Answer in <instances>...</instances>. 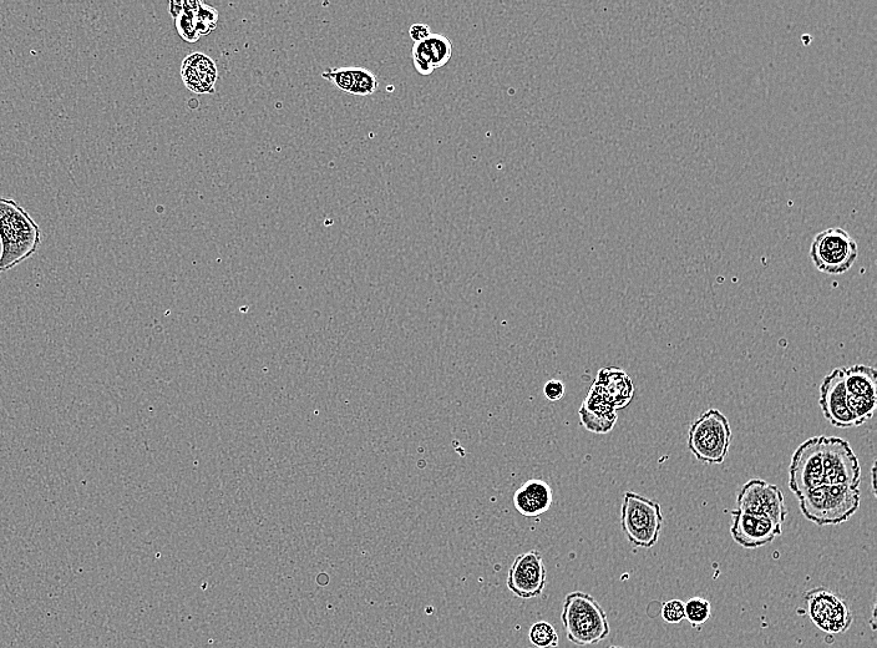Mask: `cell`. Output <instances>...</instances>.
<instances>
[{"label":"cell","instance_id":"1","mask_svg":"<svg viewBox=\"0 0 877 648\" xmlns=\"http://www.w3.org/2000/svg\"><path fill=\"white\" fill-rule=\"evenodd\" d=\"M42 243V230L17 201L0 197V273L32 257Z\"/></svg>","mask_w":877,"mask_h":648},{"label":"cell","instance_id":"2","mask_svg":"<svg viewBox=\"0 0 877 648\" xmlns=\"http://www.w3.org/2000/svg\"><path fill=\"white\" fill-rule=\"evenodd\" d=\"M567 640L576 646L600 644L610 635V622L595 597L575 591L565 597L561 614Z\"/></svg>","mask_w":877,"mask_h":648},{"label":"cell","instance_id":"3","mask_svg":"<svg viewBox=\"0 0 877 648\" xmlns=\"http://www.w3.org/2000/svg\"><path fill=\"white\" fill-rule=\"evenodd\" d=\"M806 519L818 526L839 525L848 521L860 508V489L845 485H820L799 496Z\"/></svg>","mask_w":877,"mask_h":648},{"label":"cell","instance_id":"4","mask_svg":"<svg viewBox=\"0 0 877 648\" xmlns=\"http://www.w3.org/2000/svg\"><path fill=\"white\" fill-rule=\"evenodd\" d=\"M732 444L729 420L718 409H709L694 420L688 433V449L699 462L722 464Z\"/></svg>","mask_w":877,"mask_h":648},{"label":"cell","instance_id":"5","mask_svg":"<svg viewBox=\"0 0 877 648\" xmlns=\"http://www.w3.org/2000/svg\"><path fill=\"white\" fill-rule=\"evenodd\" d=\"M621 525L633 548L651 549L662 533L661 505L656 500L627 491L623 496Z\"/></svg>","mask_w":877,"mask_h":648},{"label":"cell","instance_id":"6","mask_svg":"<svg viewBox=\"0 0 877 648\" xmlns=\"http://www.w3.org/2000/svg\"><path fill=\"white\" fill-rule=\"evenodd\" d=\"M809 255L816 270L826 275H843L858 260V242L848 231L833 227L814 237Z\"/></svg>","mask_w":877,"mask_h":648},{"label":"cell","instance_id":"7","mask_svg":"<svg viewBox=\"0 0 877 648\" xmlns=\"http://www.w3.org/2000/svg\"><path fill=\"white\" fill-rule=\"evenodd\" d=\"M806 605L813 624L829 635H840L853 625V612L843 597L826 587L806 592Z\"/></svg>","mask_w":877,"mask_h":648},{"label":"cell","instance_id":"8","mask_svg":"<svg viewBox=\"0 0 877 648\" xmlns=\"http://www.w3.org/2000/svg\"><path fill=\"white\" fill-rule=\"evenodd\" d=\"M823 438L813 437L800 444L789 467V488L799 498L824 484Z\"/></svg>","mask_w":877,"mask_h":648},{"label":"cell","instance_id":"9","mask_svg":"<svg viewBox=\"0 0 877 648\" xmlns=\"http://www.w3.org/2000/svg\"><path fill=\"white\" fill-rule=\"evenodd\" d=\"M823 468L824 484L859 489L861 467L848 440L838 437L823 438Z\"/></svg>","mask_w":877,"mask_h":648},{"label":"cell","instance_id":"10","mask_svg":"<svg viewBox=\"0 0 877 648\" xmlns=\"http://www.w3.org/2000/svg\"><path fill=\"white\" fill-rule=\"evenodd\" d=\"M735 510L765 516L780 526H783L788 516L782 490L763 479H752L742 486L737 495Z\"/></svg>","mask_w":877,"mask_h":648},{"label":"cell","instance_id":"11","mask_svg":"<svg viewBox=\"0 0 877 648\" xmlns=\"http://www.w3.org/2000/svg\"><path fill=\"white\" fill-rule=\"evenodd\" d=\"M547 581V570L539 550L532 549L517 556L508 575L509 590L519 599H536L542 595Z\"/></svg>","mask_w":877,"mask_h":648},{"label":"cell","instance_id":"12","mask_svg":"<svg viewBox=\"0 0 877 648\" xmlns=\"http://www.w3.org/2000/svg\"><path fill=\"white\" fill-rule=\"evenodd\" d=\"M819 405L826 420L835 428L858 427L848 404L844 368H836L820 386Z\"/></svg>","mask_w":877,"mask_h":648},{"label":"cell","instance_id":"13","mask_svg":"<svg viewBox=\"0 0 877 648\" xmlns=\"http://www.w3.org/2000/svg\"><path fill=\"white\" fill-rule=\"evenodd\" d=\"M731 534L733 540L744 549H759L773 543L782 535L783 526L762 515L732 511Z\"/></svg>","mask_w":877,"mask_h":648},{"label":"cell","instance_id":"14","mask_svg":"<svg viewBox=\"0 0 877 648\" xmlns=\"http://www.w3.org/2000/svg\"><path fill=\"white\" fill-rule=\"evenodd\" d=\"M512 501L517 513L525 518H539L550 510L554 493L545 480L530 479L516 490Z\"/></svg>","mask_w":877,"mask_h":648},{"label":"cell","instance_id":"15","mask_svg":"<svg viewBox=\"0 0 877 648\" xmlns=\"http://www.w3.org/2000/svg\"><path fill=\"white\" fill-rule=\"evenodd\" d=\"M579 414L584 428L595 434L610 433L617 422V410L593 386L582 403Z\"/></svg>","mask_w":877,"mask_h":648},{"label":"cell","instance_id":"16","mask_svg":"<svg viewBox=\"0 0 877 648\" xmlns=\"http://www.w3.org/2000/svg\"><path fill=\"white\" fill-rule=\"evenodd\" d=\"M592 386L616 410L625 409L635 396V386H633L632 379L625 371L616 367L602 368Z\"/></svg>","mask_w":877,"mask_h":648},{"label":"cell","instance_id":"17","mask_svg":"<svg viewBox=\"0 0 877 648\" xmlns=\"http://www.w3.org/2000/svg\"><path fill=\"white\" fill-rule=\"evenodd\" d=\"M181 77L186 88L196 94H211L215 91L217 78L216 63L205 54L189 55L181 65Z\"/></svg>","mask_w":877,"mask_h":648},{"label":"cell","instance_id":"18","mask_svg":"<svg viewBox=\"0 0 877 648\" xmlns=\"http://www.w3.org/2000/svg\"><path fill=\"white\" fill-rule=\"evenodd\" d=\"M844 378L848 396L877 397V372L874 367L859 364L844 368Z\"/></svg>","mask_w":877,"mask_h":648},{"label":"cell","instance_id":"19","mask_svg":"<svg viewBox=\"0 0 877 648\" xmlns=\"http://www.w3.org/2000/svg\"><path fill=\"white\" fill-rule=\"evenodd\" d=\"M424 42L427 43L434 69H439L449 63L451 55H453V44L449 38H446L445 35L432 33Z\"/></svg>","mask_w":877,"mask_h":648},{"label":"cell","instance_id":"20","mask_svg":"<svg viewBox=\"0 0 877 648\" xmlns=\"http://www.w3.org/2000/svg\"><path fill=\"white\" fill-rule=\"evenodd\" d=\"M684 614H686V620L693 627L702 626L711 619V602L703 599V597H692V599L684 602Z\"/></svg>","mask_w":877,"mask_h":648},{"label":"cell","instance_id":"21","mask_svg":"<svg viewBox=\"0 0 877 648\" xmlns=\"http://www.w3.org/2000/svg\"><path fill=\"white\" fill-rule=\"evenodd\" d=\"M529 639L537 648H557L560 644L559 634L554 626L546 621L536 622L531 626Z\"/></svg>","mask_w":877,"mask_h":648},{"label":"cell","instance_id":"22","mask_svg":"<svg viewBox=\"0 0 877 648\" xmlns=\"http://www.w3.org/2000/svg\"><path fill=\"white\" fill-rule=\"evenodd\" d=\"M848 404L850 412L856 420V425L861 427L874 417L877 397L848 396Z\"/></svg>","mask_w":877,"mask_h":648},{"label":"cell","instance_id":"23","mask_svg":"<svg viewBox=\"0 0 877 648\" xmlns=\"http://www.w3.org/2000/svg\"><path fill=\"white\" fill-rule=\"evenodd\" d=\"M352 72L354 81L351 93L349 94L368 96L374 94L375 91L378 90V79L372 72H370V70L364 68H352Z\"/></svg>","mask_w":877,"mask_h":648},{"label":"cell","instance_id":"24","mask_svg":"<svg viewBox=\"0 0 877 648\" xmlns=\"http://www.w3.org/2000/svg\"><path fill=\"white\" fill-rule=\"evenodd\" d=\"M196 13L197 10L184 9V12L175 19L177 32L187 43H196L201 38L197 32Z\"/></svg>","mask_w":877,"mask_h":648},{"label":"cell","instance_id":"25","mask_svg":"<svg viewBox=\"0 0 877 648\" xmlns=\"http://www.w3.org/2000/svg\"><path fill=\"white\" fill-rule=\"evenodd\" d=\"M217 22H219V12H217V9L210 7L209 4L201 2L200 8L196 13L197 32H199L201 37H205V35H209L212 30H215Z\"/></svg>","mask_w":877,"mask_h":648},{"label":"cell","instance_id":"26","mask_svg":"<svg viewBox=\"0 0 877 648\" xmlns=\"http://www.w3.org/2000/svg\"><path fill=\"white\" fill-rule=\"evenodd\" d=\"M322 78L331 81L342 91L351 93L354 81L352 68L327 69L326 72L322 73Z\"/></svg>","mask_w":877,"mask_h":648},{"label":"cell","instance_id":"27","mask_svg":"<svg viewBox=\"0 0 877 648\" xmlns=\"http://www.w3.org/2000/svg\"><path fill=\"white\" fill-rule=\"evenodd\" d=\"M413 63L415 70L420 75H430L434 72L432 58H430L427 43H414L413 47Z\"/></svg>","mask_w":877,"mask_h":648},{"label":"cell","instance_id":"28","mask_svg":"<svg viewBox=\"0 0 877 648\" xmlns=\"http://www.w3.org/2000/svg\"><path fill=\"white\" fill-rule=\"evenodd\" d=\"M662 619L664 622H667V624H681L683 620H686V614H684V602L678 599L664 602L662 606Z\"/></svg>","mask_w":877,"mask_h":648},{"label":"cell","instance_id":"29","mask_svg":"<svg viewBox=\"0 0 877 648\" xmlns=\"http://www.w3.org/2000/svg\"><path fill=\"white\" fill-rule=\"evenodd\" d=\"M544 396L549 402H559L565 396V384L559 379H551L544 387Z\"/></svg>","mask_w":877,"mask_h":648},{"label":"cell","instance_id":"30","mask_svg":"<svg viewBox=\"0 0 877 648\" xmlns=\"http://www.w3.org/2000/svg\"><path fill=\"white\" fill-rule=\"evenodd\" d=\"M409 35L414 43H422L432 35V29L428 24L417 23L410 27Z\"/></svg>","mask_w":877,"mask_h":648},{"label":"cell","instance_id":"31","mask_svg":"<svg viewBox=\"0 0 877 648\" xmlns=\"http://www.w3.org/2000/svg\"><path fill=\"white\" fill-rule=\"evenodd\" d=\"M171 17L176 19L184 12V2H171L169 5Z\"/></svg>","mask_w":877,"mask_h":648},{"label":"cell","instance_id":"32","mask_svg":"<svg viewBox=\"0 0 877 648\" xmlns=\"http://www.w3.org/2000/svg\"><path fill=\"white\" fill-rule=\"evenodd\" d=\"M607 648H622V647H620V646H610V647H607Z\"/></svg>","mask_w":877,"mask_h":648},{"label":"cell","instance_id":"33","mask_svg":"<svg viewBox=\"0 0 877 648\" xmlns=\"http://www.w3.org/2000/svg\"><path fill=\"white\" fill-rule=\"evenodd\" d=\"M622 648H626V647H622Z\"/></svg>","mask_w":877,"mask_h":648}]
</instances>
